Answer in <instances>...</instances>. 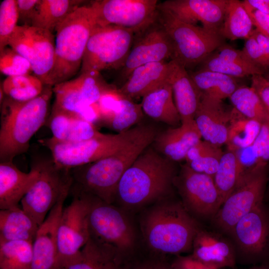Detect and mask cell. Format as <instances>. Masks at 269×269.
Here are the masks:
<instances>
[{
	"instance_id": "cell-1",
	"label": "cell",
	"mask_w": 269,
	"mask_h": 269,
	"mask_svg": "<svg viewBox=\"0 0 269 269\" xmlns=\"http://www.w3.org/2000/svg\"><path fill=\"white\" fill-rule=\"evenodd\" d=\"M146 125L134 139L114 154L93 162L71 169L72 195L86 194L112 204L119 182L126 171L150 145L157 134Z\"/></svg>"
},
{
	"instance_id": "cell-2",
	"label": "cell",
	"mask_w": 269,
	"mask_h": 269,
	"mask_svg": "<svg viewBox=\"0 0 269 269\" xmlns=\"http://www.w3.org/2000/svg\"><path fill=\"white\" fill-rule=\"evenodd\" d=\"M52 86L45 85L37 97L25 102L5 95L0 105V162L13 161L26 152L30 140L48 118Z\"/></svg>"
},
{
	"instance_id": "cell-3",
	"label": "cell",
	"mask_w": 269,
	"mask_h": 269,
	"mask_svg": "<svg viewBox=\"0 0 269 269\" xmlns=\"http://www.w3.org/2000/svg\"><path fill=\"white\" fill-rule=\"evenodd\" d=\"M175 162L149 145L122 176L116 199L135 206L166 195L177 175Z\"/></svg>"
},
{
	"instance_id": "cell-4",
	"label": "cell",
	"mask_w": 269,
	"mask_h": 269,
	"mask_svg": "<svg viewBox=\"0 0 269 269\" xmlns=\"http://www.w3.org/2000/svg\"><path fill=\"white\" fill-rule=\"evenodd\" d=\"M97 25L90 5H81L56 28L55 58L46 85L70 80L80 71L85 51L93 28Z\"/></svg>"
},
{
	"instance_id": "cell-5",
	"label": "cell",
	"mask_w": 269,
	"mask_h": 269,
	"mask_svg": "<svg viewBox=\"0 0 269 269\" xmlns=\"http://www.w3.org/2000/svg\"><path fill=\"white\" fill-rule=\"evenodd\" d=\"M143 232L153 250L178 255L192 249L200 229L183 203L165 202L151 210L143 222Z\"/></svg>"
},
{
	"instance_id": "cell-6",
	"label": "cell",
	"mask_w": 269,
	"mask_h": 269,
	"mask_svg": "<svg viewBox=\"0 0 269 269\" xmlns=\"http://www.w3.org/2000/svg\"><path fill=\"white\" fill-rule=\"evenodd\" d=\"M156 20L172 43L174 59L186 69L200 64L224 44L219 32L185 22L158 3Z\"/></svg>"
},
{
	"instance_id": "cell-7",
	"label": "cell",
	"mask_w": 269,
	"mask_h": 269,
	"mask_svg": "<svg viewBox=\"0 0 269 269\" xmlns=\"http://www.w3.org/2000/svg\"><path fill=\"white\" fill-rule=\"evenodd\" d=\"M146 125H139L117 134H105L75 142L58 141L52 137L39 140L50 151L55 163L69 169L111 155L137 137Z\"/></svg>"
},
{
	"instance_id": "cell-8",
	"label": "cell",
	"mask_w": 269,
	"mask_h": 269,
	"mask_svg": "<svg viewBox=\"0 0 269 269\" xmlns=\"http://www.w3.org/2000/svg\"><path fill=\"white\" fill-rule=\"evenodd\" d=\"M34 161L39 175L20 204L21 208L40 226L58 201L69 194L72 178L70 169L58 166L52 156Z\"/></svg>"
},
{
	"instance_id": "cell-9",
	"label": "cell",
	"mask_w": 269,
	"mask_h": 269,
	"mask_svg": "<svg viewBox=\"0 0 269 269\" xmlns=\"http://www.w3.org/2000/svg\"><path fill=\"white\" fill-rule=\"evenodd\" d=\"M268 177L267 163H260L246 171L212 217L215 227L222 233L229 235L243 216L264 203Z\"/></svg>"
},
{
	"instance_id": "cell-10",
	"label": "cell",
	"mask_w": 269,
	"mask_h": 269,
	"mask_svg": "<svg viewBox=\"0 0 269 269\" xmlns=\"http://www.w3.org/2000/svg\"><path fill=\"white\" fill-rule=\"evenodd\" d=\"M134 36V32L128 28L114 25H96L88 40L79 73L121 69Z\"/></svg>"
},
{
	"instance_id": "cell-11",
	"label": "cell",
	"mask_w": 269,
	"mask_h": 269,
	"mask_svg": "<svg viewBox=\"0 0 269 269\" xmlns=\"http://www.w3.org/2000/svg\"><path fill=\"white\" fill-rule=\"evenodd\" d=\"M229 235L237 246V263H269V212L264 203L243 216Z\"/></svg>"
},
{
	"instance_id": "cell-12",
	"label": "cell",
	"mask_w": 269,
	"mask_h": 269,
	"mask_svg": "<svg viewBox=\"0 0 269 269\" xmlns=\"http://www.w3.org/2000/svg\"><path fill=\"white\" fill-rule=\"evenodd\" d=\"M86 195L89 202L88 219L91 236L123 254L130 251L134 244V234L125 214L112 204Z\"/></svg>"
},
{
	"instance_id": "cell-13",
	"label": "cell",
	"mask_w": 269,
	"mask_h": 269,
	"mask_svg": "<svg viewBox=\"0 0 269 269\" xmlns=\"http://www.w3.org/2000/svg\"><path fill=\"white\" fill-rule=\"evenodd\" d=\"M73 196L71 203L62 211L57 228L59 269H63L78 255L91 236L88 219V198L84 194Z\"/></svg>"
},
{
	"instance_id": "cell-14",
	"label": "cell",
	"mask_w": 269,
	"mask_h": 269,
	"mask_svg": "<svg viewBox=\"0 0 269 269\" xmlns=\"http://www.w3.org/2000/svg\"><path fill=\"white\" fill-rule=\"evenodd\" d=\"M156 0H99L91 2L97 25H116L138 34L156 20Z\"/></svg>"
},
{
	"instance_id": "cell-15",
	"label": "cell",
	"mask_w": 269,
	"mask_h": 269,
	"mask_svg": "<svg viewBox=\"0 0 269 269\" xmlns=\"http://www.w3.org/2000/svg\"><path fill=\"white\" fill-rule=\"evenodd\" d=\"M55 37L46 29L17 25L8 46L30 63L33 73L46 85L54 62Z\"/></svg>"
},
{
	"instance_id": "cell-16",
	"label": "cell",
	"mask_w": 269,
	"mask_h": 269,
	"mask_svg": "<svg viewBox=\"0 0 269 269\" xmlns=\"http://www.w3.org/2000/svg\"><path fill=\"white\" fill-rule=\"evenodd\" d=\"M174 184L187 209L201 217L212 219L223 204L213 177L197 172L185 163L181 165Z\"/></svg>"
},
{
	"instance_id": "cell-17",
	"label": "cell",
	"mask_w": 269,
	"mask_h": 269,
	"mask_svg": "<svg viewBox=\"0 0 269 269\" xmlns=\"http://www.w3.org/2000/svg\"><path fill=\"white\" fill-rule=\"evenodd\" d=\"M113 86L106 82L99 71L81 73L76 78L53 86L55 99L53 107L79 117L88 105L97 103Z\"/></svg>"
},
{
	"instance_id": "cell-18",
	"label": "cell",
	"mask_w": 269,
	"mask_h": 269,
	"mask_svg": "<svg viewBox=\"0 0 269 269\" xmlns=\"http://www.w3.org/2000/svg\"><path fill=\"white\" fill-rule=\"evenodd\" d=\"M133 44L121 69L126 80L136 67L149 63L171 60L173 49L162 26L156 21L142 32L135 34Z\"/></svg>"
},
{
	"instance_id": "cell-19",
	"label": "cell",
	"mask_w": 269,
	"mask_h": 269,
	"mask_svg": "<svg viewBox=\"0 0 269 269\" xmlns=\"http://www.w3.org/2000/svg\"><path fill=\"white\" fill-rule=\"evenodd\" d=\"M228 0H168L159 3L180 20L220 33Z\"/></svg>"
},
{
	"instance_id": "cell-20",
	"label": "cell",
	"mask_w": 269,
	"mask_h": 269,
	"mask_svg": "<svg viewBox=\"0 0 269 269\" xmlns=\"http://www.w3.org/2000/svg\"><path fill=\"white\" fill-rule=\"evenodd\" d=\"M67 196L58 201L39 227L32 243L31 269H59L57 228Z\"/></svg>"
},
{
	"instance_id": "cell-21",
	"label": "cell",
	"mask_w": 269,
	"mask_h": 269,
	"mask_svg": "<svg viewBox=\"0 0 269 269\" xmlns=\"http://www.w3.org/2000/svg\"><path fill=\"white\" fill-rule=\"evenodd\" d=\"M233 110L222 100L202 95L194 121L204 140L219 147L226 144Z\"/></svg>"
},
{
	"instance_id": "cell-22",
	"label": "cell",
	"mask_w": 269,
	"mask_h": 269,
	"mask_svg": "<svg viewBox=\"0 0 269 269\" xmlns=\"http://www.w3.org/2000/svg\"><path fill=\"white\" fill-rule=\"evenodd\" d=\"M191 256L216 269H237V253L233 244L221 234L199 230L193 242Z\"/></svg>"
},
{
	"instance_id": "cell-23",
	"label": "cell",
	"mask_w": 269,
	"mask_h": 269,
	"mask_svg": "<svg viewBox=\"0 0 269 269\" xmlns=\"http://www.w3.org/2000/svg\"><path fill=\"white\" fill-rule=\"evenodd\" d=\"M167 81L182 122L194 120L201 100V93L187 69L174 59L168 61Z\"/></svg>"
},
{
	"instance_id": "cell-24",
	"label": "cell",
	"mask_w": 269,
	"mask_h": 269,
	"mask_svg": "<svg viewBox=\"0 0 269 269\" xmlns=\"http://www.w3.org/2000/svg\"><path fill=\"white\" fill-rule=\"evenodd\" d=\"M38 175V167L34 161L29 172L20 170L13 161L0 162V210L19 206V203L34 183Z\"/></svg>"
},
{
	"instance_id": "cell-25",
	"label": "cell",
	"mask_w": 269,
	"mask_h": 269,
	"mask_svg": "<svg viewBox=\"0 0 269 269\" xmlns=\"http://www.w3.org/2000/svg\"><path fill=\"white\" fill-rule=\"evenodd\" d=\"M128 265L123 254L90 236L78 255L63 269H128Z\"/></svg>"
},
{
	"instance_id": "cell-26",
	"label": "cell",
	"mask_w": 269,
	"mask_h": 269,
	"mask_svg": "<svg viewBox=\"0 0 269 269\" xmlns=\"http://www.w3.org/2000/svg\"><path fill=\"white\" fill-rule=\"evenodd\" d=\"M194 120L182 122L178 127L157 134L152 143L161 154L174 161L185 160L188 151L201 140Z\"/></svg>"
},
{
	"instance_id": "cell-27",
	"label": "cell",
	"mask_w": 269,
	"mask_h": 269,
	"mask_svg": "<svg viewBox=\"0 0 269 269\" xmlns=\"http://www.w3.org/2000/svg\"><path fill=\"white\" fill-rule=\"evenodd\" d=\"M46 122L52 132V137L60 141H82L104 134L98 131L94 124L54 107Z\"/></svg>"
},
{
	"instance_id": "cell-28",
	"label": "cell",
	"mask_w": 269,
	"mask_h": 269,
	"mask_svg": "<svg viewBox=\"0 0 269 269\" xmlns=\"http://www.w3.org/2000/svg\"><path fill=\"white\" fill-rule=\"evenodd\" d=\"M168 62L147 63L135 68L119 90L132 99L143 97L167 81Z\"/></svg>"
},
{
	"instance_id": "cell-29",
	"label": "cell",
	"mask_w": 269,
	"mask_h": 269,
	"mask_svg": "<svg viewBox=\"0 0 269 269\" xmlns=\"http://www.w3.org/2000/svg\"><path fill=\"white\" fill-rule=\"evenodd\" d=\"M143 113L151 119L177 126L181 118L176 107L171 86L167 81L142 97Z\"/></svg>"
},
{
	"instance_id": "cell-30",
	"label": "cell",
	"mask_w": 269,
	"mask_h": 269,
	"mask_svg": "<svg viewBox=\"0 0 269 269\" xmlns=\"http://www.w3.org/2000/svg\"><path fill=\"white\" fill-rule=\"evenodd\" d=\"M39 227L19 206L0 210V241L33 243Z\"/></svg>"
},
{
	"instance_id": "cell-31",
	"label": "cell",
	"mask_w": 269,
	"mask_h": 269,
	"mask_svg": "<svg viewBox=\"0 0 269 269\" xmlns=\"http://www.w3.org/2000/svg\"><path fill=\"white\" fill-rule=\"evenodd\" d=\"M189 73L201 95L213 99L229 98L240 86L238 78L220 73L199 69Z\"/></svg>"
},
{
	"instance_id": "cell-32",
	"label": "cell",
	"mask_w": 269,
	"mask_h": 269,
	"mask_svg": "<svg viewBox=\"0 0 269 269\" xmlns=\"http://www.w3.org/2000/svg\"><path fill=\"white\" fill-rule=\"evenodd\" d=\"M84 0H39L32 25L53 33L71 13L81 6Z\"/></svg>"
},
{
	"instance_id": "cell-33",
	"label": "cell",
	"mask_w": 269,
	"mask_h": 269,
	"mask_svg": "<svg viewBox=\"0 0 269 269\" xmlns=\"http://www.w3.org/2000/svg\"><path fill=\"white\" fill-rule=\"evenodd\" d=\"M254 25L243 1L228 0L220 33L225 39L235 40L250 38Z\"/></svg>"
},
{
	"instance_id": "cell-34",
	"label": "cell",
	"mask_w": 269,
	"mask_h": 269,
	"mask_svg": "<svg viewBox=\"0 0 269 269\" xmlns=\"http://www.w3.org/2000/svg\"><path fill=\"white\" fill-rule=\"evenodd\" d=\"M245 169L235 151L223 152L213 179L223 203L234 189Z\"/></svg>"
},
{
	"instance_id": "cell-35",
	"label": "cell",
	"mask_w": 269,
	"mask_h": 269,
	"mask_svg": "<svg viewBox=\"0 0 269 269\" xmlns=\"http://www.w3.org/2000/svg\"><path fill=\"white\" fill-rule=\"evenodd\" d=\"M233 108L226 144L227 149L235 151L248 147L253 143L260 131L262 124L244 117Z\"/></svg>"
},
{
	"instance_id": "cell-36",
	"label": "cell",
	"mask_w": 269,
	"mask_h": 269,
	"mask_svg": "<svg viewBox=\"0 0 269 269\" xmlns=\"http://www.w3.org/2000/svg\"><path fill=\"white\" fill-rule=\"evenodd\" d=\"M223 152L221 147L201 140L187 152L185 164L197 172L214 177Z\"/></svg>"
},
{
	"instance_id": "cell-37",
	"label": "cell",
	"mask_w": 269,
	"mask_h": 269,
	"mask_svg": "<svg viewBox=\"0 0 269 269\" xmlns=\"http://www.w3.org/2000/svg\"><path fill=\"white\" fill-rule=\"evenodd\" d=\"M234 108L244 117L262 125L269 121V115L260 98L251 87L240 86L229 98Z\"/></svg>"
},
{
	"instance_id": "cell-38",
	"label": "cell",
	"mask_w": 269,
	"mask_h": 269,
	"mask_svg": "<svg viewBox=\"0 0 269 269\" xmlns=\"http://www.w3.org/2000/svg\"><path fill=\"white\" fill-rule=\"evenodd\" d=\"M32 242L0 241V269H31Z\"/></svg>"
},
{
	"instance_id": "cell-39",
	"label": "cell",
	"mask_w": 269,
	"mask_h": 269,
	"mask_svg": "<svg viewBox=\"0 0 269 269\" xmlns=\"http://www.w3.org/2000/svg\"><path fill=\"white\" fill-rule=\"evenodd\" d=\"M7 97L18 102L32 100L43 92L45 85L35 75L7 77L0 85Z\"/></svg>"
},
{
	"instance_id": "cell-40",
	"label": "cell",
	"mask_w": 269,
	"mask_h": 269,
	"mask_svg": "<svg viewBox=\"0 0 269 269\" xmlns=\"http://www.w3.org/2000/svg\"><path fill=\"white\" fill-rule=\"evenodd\" d=\"M200 65L199 69L220 73L237 78L252 77L255 75H263L266 73L265 71L254 65L221 59L214 53Z\"/></svg>"
},
{
	"instance_id": "cell-41",
	"label": "cell",
	"mask_w": 269,
	"mask_h": 269,
	"mask_svg": "<svg viewBox=\"0 0 269 269\" xmlns=\"http://www.w3.org/2000/svg\"><path fill=\"white\" fill-rule=\"evenodd\" d=\"M143 114L140 103H135L125 96L119 111L104 125L120 133L131 129L132 126L139 122Z\"/></svg>"
},
{
	"instance_id": "cell-42",
	"label": "cell",
	"mask_w": 269,
	"mask_h": 269,
	"mask_svg": "<svg viewBox=\"0 0 269 269\" xmlns=\"http://www.w3.org/2000/svg\"><path fill=\"white\" fill-rule=\"evenodd\" d=\"M0 71L7 77L29 75L33 72L29 61L8 46L0 52Z\"/></svg>"
},
{
	"instance_id": "cell-43",
	"label": "cell",
	"mask_w": 269,
	"mask_h": 269,
	"mask_svg": "<svg viewBox=\"0 0 269 269\" xmlns=\"http://www.w3.org/2000/svg\"><path fill=\"white\" fill-rule=\"evenodd\" d=\"M16 0H4L0 5V52L8 46L9 40L18 25Z\"/></svg>"
},
{
	"instance_id": "cell-44",
	"label": "cell",
	"mask_w": 269,
	"mask_h": 269,
	"mask_svg": "<svg viewBox=\"0 0 269 269\" xmlns=\"http://www.w3.org/2000/svg\"><path fill=\"white\" fill-rule=\"evenodd\" d=\"M124 97L115 85L102 95L98 102L102 114L101 125H104L119 111Z\"/></svg>"
},
{
	"instance_id": "cell-45",
	"label": "cell",
	"mask_w": 269,
	"mask_h": 269,
	"mask_svg": "<svg viewBox=\"0 0 269 269\" xmlns=\"http://www.w3.org/2000/svg\"><path fill=\"white\" fill-rule=\"evenodd\" d=\"M259 163L269 161V121L262 125L260 131L250 146Z\"/></svg>"
},
{
	"instance_id": "cell-46",
	"label": "cell",
	"mask_w": 269,
	"mask_h": 269,
	"mask_svg": "<svg viewBox=\"0 0 269 269\" xmlns=\"http://www.w3.org/2000/svg\"><path fill=\"white\" fill-rule=\"evenodd\" d=\"M242 50L251 63L265 71L269 69V59L253 36L245 40Z\"/></svg>"
},
{
	"instance_id": "cell-47",
	"label": "cell",
	"mask_w": 269,
	"mask_h": 269,
	"mask_svg": "<svg viewBox=\"0 0 269 269\" xmlns=\"http://www.w3.org/2000/svg\"><path fill=\"white\" fill-rule=\"evenodd\" d=\"M39 0H16L18 25L31 26Z\"/></svg>"
},
{
	"instance_id": "cell-48",
	"label": "cell",
	"mask_w": 269,
	"mask_h": 269,
	"mask_svg": "<svg viewBox=\"0 0 269 269\" xmlns=\"http://www.w3.org/2000/svg\"><path fill=\"white\" fill-rule=\"evenodd\" d=\"M217 50H218L217 52L214 53L221 59L242 64L254 65L250 62L242 50L235 49L225 44Z\"/></svg>"
},
{
	"instance_id": "cell-49",
	"label": "cell",
	"mask_w": 269,
	"mask_h": 269,
	"mask_svg": "<svg viewBox=\"0 0 269 269\" xmlns=\"http://www.w3.org/2000/svg\"><path fill=\"white\" fill-rule=\"evenodd\" d=\"M251 87L260 98L269 115V83L264 75H255L251 77Z\"/></svg>"
},
{
	"instance_id": "cell-50",
	"label": "cell",
	"mask_w": 269,
	"mask_h": 269,
	"mask_svg": "<svg viewBox=\"0 0 269 269\" xmlns=\"http://www.w3.org/2000/svg\"><path fill=\"white\" fill-rule=\"evenodd\" d=\"M244 4L255 29L261 33L269 36V15Z\"/></svg>"
},
{
	"instance_id": "cell-51",
	"label": "cell",
	"mask_w": 269,
	"mask_h": 269,
	"mask_svg": "<svg viewBox=\"0 0 269 269\" xmlns=\"http://www.w3.org/2000/svg\"><path fill=\"white\" fill-rule=\"evenodd\" d=\"M170 265L173 269H216L195 259L191 255L178 256Z\"/></svg>"
},
{
	"instance_id": "cell-52",
	"label": "cell",
	"mask_w": 269,
	"mask_h": 269,
	"mask_svg": "<svg viewBox=\"0 0 269 269\" xmlns=\"http://www.w3.org/2000/svg\"><path fill=\"white\" fill-rule=\"evenodd\" d=\"M163 265V263L153 261L133 264L129 260L128 269H160Z\"/></svg>"
},
{
	"instance_id": "cell-53",
	"label": "cell",
	"mask_w": 269,
	"mask_h": 269,
	"mask_svg": "<svg viewBox=\"0 0 269 269\" xmlns=\"http://www.w3.org/2000/svg\"><path fill=\"white\" fill-rule=\"evenodd\" d=\"M252 36L257 41L269 59V36L261 33L256 29H254Z\"/></svg>"
},
{
	"instance_id": "cell-54",
	"label": "cell",
	"mask_w": 269,
	"mask_h": 269,
	"mask_svg": "<svg viewBox=\"0 0 269 269\" xmlns=\"http://www.w3.org/2000/svg\"><path fill=\"white\" fill-rule=\"evenodd\" d=\"M243 2L253 8L269 15V0H245Z\"/></svg>"
},
{
	"instance_id": "cell-55",
	"label": "cell",
	"mask_w": 269,
	"mask_h": 269,
	"mask_svg": "<svg viewBox=\"0 0 269 269\" xmlns=\"http://www.w3.org/2000/svg\"><path fill=\"white\" fill-rule=\"evenodd\" d=\"M243 269H269V263L253 265L252 267Z\"/></svg>"
},
{
	"instance_id": "cell-56",
	"label": "cell",
	"mask_w": 269,
	"mask_h": 269,
	"mask_svg": "<svg viewBox=\"0 0 269 269\" xmlns=\"http://www.w3.org/2000/svg\"><path fill=\"white\" fill-rule=\"evenodd\" d=\"M160 269H173L171 265L163 264Z\"/></svg>"
},
{
	"instance_id": "cell-57",
	"label": "cell",
	"mask_w": 269,
	"mask_h": 269,
	"mask_svg": "<svg viewBox=\"0 0 269 269\" xmlns=\"http://www.w3.org/2000/svg\"><path fill=\"white\" fill-rule=\"evenodd\" d=\"M269 83V74L264 76Z\"/></svg>"
},
{
	"instance_id": "cell-58",
	"label": "cell",
	"mask_w": 269,
	"mask_h": 269,
	"mask_svg": "<svg viewBox=\"0 0 269 269\" xmlns=\"http://www.w3.org/2000/svg\"><path fill=\"white\" fill-rule=\"evenodd\" d=\"M268 182H269V171Z\"/></svg>"
}]
</instances>
